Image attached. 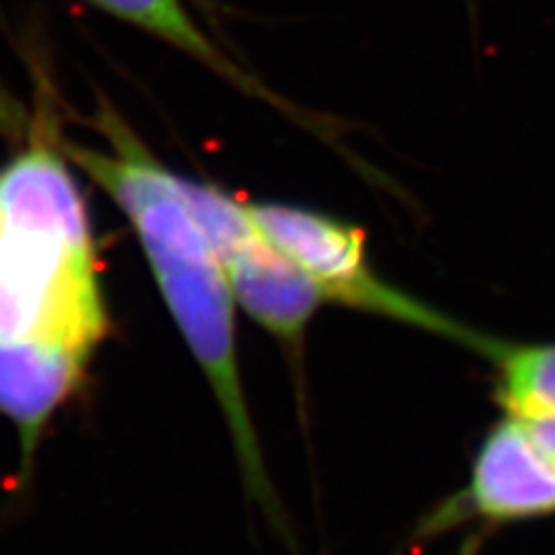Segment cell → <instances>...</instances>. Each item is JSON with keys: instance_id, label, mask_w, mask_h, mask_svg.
<instances>
[{"instance_id": "cell-5", "label": "cell", "mask_w": 555, "mask_h": 555, "mask_svg": "<svg viewBox=\"0 0 555 555\" xmlns=\"http://www.w3.org/2000/svg\"><path fill=\"white\" fill-rule=\"evenodd\" d=\"M93 354L54 343H0V416L20 440L14 491L24 493L54 416L73 403Z\"/></svg>"}, {"instance_id": "cell-7", "label": "cell", "mask_w": 555, "mask_h": 555, "mask_svg": "<svg viewBox=\"0 0 555 555\" xmlns=\"http://www.w3.org/2000/svg\"><path fill=\"white\" fill-rule=\"evenodd\" d=\"M86 3L116 16L120 22H128L151 33L153 38H158L171 44L173 49L183 51V54L193 56L202 65L211 67L216 75L241 86V89H248L250 93L262 95L273 104H281V100L269 95V91H264L262 86L248 75H243L241 69L206 38V33L195 24L193 16L188 14L181 0H86Z\"/></svg>"}, {"instance_id": "cell-6", "label": "cell", "mask_w": 555, "mask_h": 555, "mask_svg": "<svg viewBox=\"0 0 555 555\" xmlns=\"http://www.w3.org/2000/svg\"><path fill=\"white\" fill-rule=\"evenodd\" d=\"M222 269L241 308L299 352L306 324L324 301L318 283L259 232L224 259Z\"/></svg>"}, {"instance_id": "cell-2", "label": "cell", "mask_w": 555, "mask_h": 555, "mask_svg": "<svg viewBox=\"0 0 555 555\" xmlns=\"http://www.w3.org/2000/svg\"><path fill=\"white\" fill-rule=\"evenodd\" d=\"M107 334L91 218L0 208V343L95 354Z\"/></svg>"}, {"instance_id": "cell-3", "label": "cell", "mask_w": 555, "mask_h": 555, "mask_svg": "<svg viewBox=\"0 0 555 555\" xmlns=\"http://www.w3.org/2000/svg\"><path fill=\"white\" fill-rule=\"evenodd\" d=\"M248 214L257 232L318 283L324 301H338L428 328L433 334L470 345L486 357L495 347L498 340L467 332L442 312L430 310L379 281L366 262V234L354 224L285 204H250Z\"/></svg>"}, {"instance_id": "cell-8", "label": "cell", "mask_w": 555, "mask_h": 555, "mask_svg": "<svg viewBox=\"0 0 555 555\" xmlns=\"http://www.w3.org/2000/svg\"><path fill=\"white\" fill-rule=\"evenodd\" d=\"M498 363L495 398L514 420L555 414V345H505L491 357Z\"/></svg>"}, {"instance_id": "cell-1", "label": "cell", "mask_w": 555, "mask_h": 555, "mask_svg": "<svg viewBox=\"0 0 555 555\" xmlns=\"http://www.w3.org/2000/svg\"><path fill=\"white\" fill-rule=\"evenodd\" d=\"M98 126L109 151L69 146V158L128 216L171 318L228 422L246 493L283 540H289V520L243 391L228 275L183 199L181 177L155 160L116 112L102 109Z\"/></svg>"}, {"instance_id": "cell-4", "label": "cell", "mask_w": 555, "mask_h": 555, "mask_svg": "<svg viewBox=\"0 0 555 555\" xmlns=\"http://www.w3.org/2000/svg\"><path fill=\"white\" fill-rule=\"evenodd\" d=\"M555 514V461L532 440L524 422L507 416L486 433L463 491L444 500L422 534H438L461 520L505 526Z\"/></svg>"}]
</instances>
